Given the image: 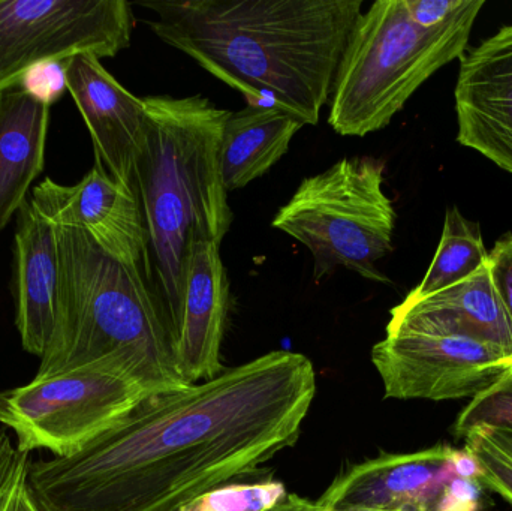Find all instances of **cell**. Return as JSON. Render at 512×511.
Wrapping results in <instances>:
<instances>
[{"label": "cell", "mask_w": 512, "mask_h": 511, "mask_svg": "<svg viewBox=\"0 0 512 511\" xmlns=\"http://www.w3.org/2000/svg\"><path fill=\"white\" fill-rule=\"evenodd\" d=\"M316 396L304 354L271 351L152 396L68 458L29 464L41 511H177L292 446Z\"/></svg>", "instance_id": "6da1fadb"}, {"label": "cell", "mask_w": 512, "mask_h": 511, "mask_svg": "<svg viewBox=\"0 0 512 511\" xmlns=\"http://www.w3.org/2000/svg\"><path fill=\"white\" fill-rule=\"evenodd\" d=\"M152 32L239 90L318 125L363 0L141 2Z\"/></svg>", "instance_id": "7a4b0ae2"}, {"label": "cell", "mask_w": 512, "mask_h": 511, "mask_svg": "<svg viewBox=\"0 0 512 511\" xmlns=\"http://www.w3.org/2000/svg\"><path fill=\"white\" fill-rule=\"evenodd\" d=\"M56 323L38 377L95 368L159 396L191 386L155 282L102 251L83 230L57 227Z\"/></svg>", "instance_id": "3957f363"}, {"label": "cell", "mask_w": 512, "mask_h": 511, "mask_svg": "<svg viewBox=\"0 0 512 511\" xmlns=\"http://www.w3.org/2000/svg\"><path fill=\"white\" fill-rule=\"evenodd\" d=\"M143 99L146 135L134 188L146 219L156 288L176 342L191 246L221 245L234 221L221 168L222 132L231 111L201 95Z\"/></svg>", "instance_id": "277c9868"}, {"label": "cell", "mask_w": 512, "mask_h": 511, "mask_svg": "<svg viewBox=\"0 0 512 511\" xmlns=\"http://www.w3.org/2000/svg\"><path fill=\"white\" fill-rule=\"evenodd\" d=\"M484 0L447 26L427 30L409 17L405 0H376L349 33L330 93L328 125L343 137H366L390 125L439 69L462 59Z\"/></svg>", "instance_id": "5b68a950"}, {"label": "cell", "mask_w": 512, "mask_h": 511, "mask_svg": "<svg viewBox=\"0 0 512 511\" xmlns=\"http://www.w3.org/2000/svg\"><path fill=\"white\" fill-rule=\"evenodd\" d=\"M385 165L372 156L343 158L306 177L274 216L276 230L309 249L316 282L337 269L390 282L378 263L393 251L396 210L384 191Z\"/></svg>", "instance_id": "8992f818"}, {"label": "cell", "mask_w": 512, "mask_h": 511, "mask_svg": "<svg viewBox=\"0 0 512 511\" xmlns=\"http://www.w3.org/2000/svg\"><path fill=\"white\" fill-rule=\"evenodd\" d=\"M152 398L140 384L102 369L84 368L38 377L0 392V425L11 429L17 450H45L68 458Z\"/></svg>", "instance_id": "52a82bcc"}, {"label": "cell", "mask_w": 512, "mask_h": 511, "mask_svg": "<svg viewBox=\"0 0 512 511\" xmlns=\"http://www.w3.org/2000/svg\"><path fill=\"white\" fill-rule=\"evenodd\" d=\"M132 29L126 0H0V95L42 63L117 56Z\"/></svg>", "instance_id": "ba28073f"}, {"label": "cell", "mask_w": 512, "mask_h": 511, "mask_svg": "<svg viewBox=\"0 0 512 511\" xmlns=\"http://www.w3.org/2000/svg\"><path fill=\"white\" fill-rule=\"evenodd\" d=\"M385 399H474L512 374V354L459 336L385 332L372 348Z\"/></svg>", "instance_id": "9c48e42d"}, {"label": "cell", "mask_w": 512, "mask_h": 511, "mask_svg": "<svg viewBox=\"0 0 512 511\" xmlns=\"http://www.w3.org/2000/svg\"><path fill=\"white\" fill-rule=\"evenodd\" d=\"M29 200L51 224L83 230L114 260L153 281L149 233L137 192L99 162L77 185H59L47 177Z\"/></svg>", "instance_id": "30bf717a"}, {"label": "cell", "mask_w": 512, "mask_h": 511, "mask_svg": "<svg viewBox=\"0 0 512 511\" xmlns=\"http://www.w3.org/2000/svg\"><path fill=\"white\" fill-rule=\"evenodd\" d=\"M462 453L447 444L405 455H381L352 465L324 492V511H445Z\"/></svg>", "instance_id": "8fae6325"}, {"label": "cell", "mask_w": 512, "mask_h": 511, "mask_svg": "<svg viewBox=\"0 0 512 511\" xmlns=\"http://www.w3.org/2000/svg\"><path fill=\"white\" fill-rule=\"evenodd\" d=\"M457 141L512 174V24L463 54Z\"/></svg>", "instance_id": "7c38bea8"}, {"label": "cell", "mask_w": 512, "mask_h": 511, "mask_svg": "<svg viewBox=\"0 0 512 511\" xmlns=\"http://www.w3.org/2000/svg\"><path fill=\"white\" fill-rule=\"evenodd\" d=\"M65 81L92 137L95 162L134 188L135 162L146 135L144 99L132 95L101 60L87 54L66 60Z\"/></svg>", "instance_id": "4fadbf2b"}, {"label": "cell", "mask_w": 512, "mask_h": 511, "mask_svg": "<svg viewBox=\"0 0 512 511\" xmlns=\"http://www.w3.org/2000/svg\"><path fill=\"white\" fill-rule=\"evenodd\" d=\"M59 287L57 227L27 198L15 218L12 296L21 347L39 359L53 336Z\"/></svg>", "instance_id": "5bb4252c"}, {"label": "cell", "mask_w": 512, "mask_h": 511, "mask_svg": "<svg viewBox=\"0 0 512 511\" xmlns=\"http://www.w3.org/2000/svg\"><path fill=\"white\" fill-rule=\"evenodd\" d=\"M230 308V282L221 245L194 243L186 266L182 317L176 332V357L188 384L222 372L221 348Z\"/></svg>", "instance_id": "9a60e30c"}, {"label": "cell", "mask_w": 512, "mask_h": 511, "mask_svg": "<svg viewBox=\"0 0 512 511\" xmlns=\"http://www.w3.org/2000/svg\"><path fill=\"white\" fill-rule=\"evenodd\" d=\"M385 332L459 336L512 354V326L496 293L489 263L478 272L430 296L405 297L390 312Z\"/></svg>", "instance_id": "2e32d148"}, {"label": "cell", "mask_w": 512, "mask_h": 511, "mask_svg": "<svg viewBox=\"0 0 512 511\" xmlns=\"http://www.w3.org/2000/svg\"><path fill=\"white\" fill-rule=\"evenodd\" d=\"M51 104L15 87L0 95V234L44 171Z\"/></svg>", "instance_id": "e0dca14e"}, {"label": "cell", "mask_w": 512, "mask_h": 511, "mask_svg": "<svg viewBox=\"0 0 512 511\" xmlns=\"http://www.w3.org/2000/svg\"><path fill=\"white\" fill-rule=\"evenodd\" d=\"M304 123L279 107L249 105L231 111L221 141V168L227 191L264 176L291 146Z\"/></svg>", "instance_id": "ac0fdd59"}, {"label": "cell", "mask_w": 512, "mask_h": 511, "mask_svg": "<svg viewBox=\"0 0 512 511\" xmlns=\"http://www.w3.org/2000/svg\"><path fill=\"white\" fill-rule=\"evenodd\" d=\"M489 263V252L484 246L480 225L468 221L457 207H450L445 215L444 230L435 258L423 281L408 294L412 299L430 296L445 290Z\"/></svg>", "instance_id": "d6986e66"}, {"label": "cell", "mask_w": 512, "mask_h": 511, "mask_svg": "<svg viewBox=\"0 0 512 511\" xmlns=\"http://www.w3.org/2000/svg\"><path fill=\"white\" fill-rule=\"evenodd\" d=\"M280 482L228 483L189 501L177 511H267L286 497Z\"/></svg>", "instance_id": "ffe728a7"}, {"label": "cell", "mask_w": 512, "mask_h": 511, "mask_svg": "<svg viewBox=\"0 0 512 511\" xmlns=\"http://www.w3.org/2000/svg\"><path fill=\"white\" fill-rule=\"evenodd\" d=\"M477 429L512 434V374L477 398L471 399L457 417L451 432L465 440L466 435Z\"/></svg>", "instance_id": "44dd1931"}, {"label": "cell", "mask_w": 512, "mask_h": 511, "mask_svg": "<svg viewBox=\"0 0 512 511\" xmlns=\"http://www.w3.org/2000/svg\"><path fill=\"white\" fill-rule=\"evenodd\" d=\"M466 455L472 459L478 479L512 506V459L502 452L483 429L466 435Z\"/></svg>", "instance_id": "7402d4cb"}, {"label": "cell", "mask_w": 512, "mask_h": 511, "mask_svg": "<svg viewBox=\"0 0 512 511\" xmlns=\"http://www.w3.org/2000/svg\"><path fill=\"white\" fill-rule=\"evenodd\" d=\"M468 3L469 0H405L409 17L427 30L447 26Z\"/></svg>", "instance_id": "603a6c76"}, {"label": "cell", "mask_w": 512, "mask_h": 511, "mask_svg": "<svg viewBox=\"0 0 512 511\" xmlns=\"http://www.w3.org/2000/svg\"><path fill=\"white\" fill-rule=\"evenodd\" d=\"M65 62L42 63L35 66L27 72L18 87L44 99L48 104H53L66 90Z\"/></svg>", "instance_id": "cb8c5ba5"}, {"label": "cell", "mask_w": 512, "mask_h": 511, "mask_svg": "<svg viewBox=\"0 0 512 511\" xmlns=\"http://www.w3.org/2000/svg\"><path fill=\"white\" fill-rule=\"evenodd\" d=\"M489 269L512 326V234L501 237L489 252Z\"/></svg>", "instance_id": "d4e9b609"}, {"label": "cell", "mask_w": 512, "mask_h": 511, "mask_svg": "<svg viewBox=\"0 0 512 511\" xmlns=\"http://www.w3.org/2000/svg\"><path fill=\"white\" fill-rule=\"evenodd\" d=\"M29 468V455L12 446L5 431L0 432V509Z\"/></svg>", "instance_id": "484cf974"}, {"label": "cell", "mask_w": 512, "mask_h": 511, "mask_svg": "<svg viewBox=\"0 0 512 511\" xmlns=\"http://www.w3.org/2000/svg\"><path fill=\"white\" fill-rule=\"evenodd\" d=\"M267 511H324L318 506V503L298 497L295 494H288L282 501L271 507Z\"/></svg>", "instance_id": "4316f807"}, {"label": "cell", "mask_w": 512, "mask_h": 511, "mask_svg": "<svg viewBox=\"0 0 512 511\" xmlns=\"http://www.w3.org/2000/svg\"><path fill=\"white\" fill-rule=\"evenodd\" d=\"M14 511H41L38 509V506H36L29 488H27V479L26 482L21 485L20 491H18Z\"/></svg>", "instance_id": "83f0119b"}, {"label": "cell", "mask_w": 512, "mask_h": 511, "mask_svg": "<svg viewBox=\"0 0 512 511\" xmlns=\"http://www.w3.org/2000/svg\"><path fill=\"white\" fill-rule=\"evenodd\" d=\"M486 431V434L489 435L490 440L502 450V452L507 453L508 456L512 459V434L511 432L505 431H489V429H483Z\"/></svg>", "instance_id": "f1b7e54d"}, {"label": "cell", "mask_w": 512, "mask_h": 511, "mask_svg": "<svg viewBox=\"0 0 512 511\" xmlns=\"http://www.w3.org/2000/svg\"><path fill=\"white\" fill-rule=\"evenodd\" d=\"M339 511H382V510H373V509H349V510H339Z\"/></svg>", "instance_id": "f546056e"}]
</instances>
